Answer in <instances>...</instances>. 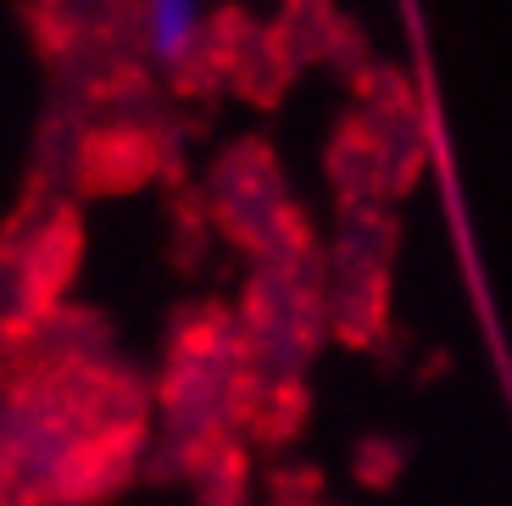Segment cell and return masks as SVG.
Returning a JSON list of instances; mask_svg holds the SVG:
<instances>
[{"label": "cell", "instance_id": "cell-1", "mask_svg": "<svg viewBox=\"0 0 512 506\" xmlns=\"http://www.w3.org/2000/svg\"><path fill=\"white\" fill-rule=\"evenodd\" d=\"M123 17L128 39L173 73H190L212 51V17L201 0H123Z\"/></svg>", "mask_w": 512, "mask_h": 506}]
</instances>
